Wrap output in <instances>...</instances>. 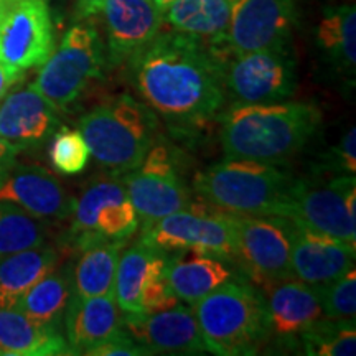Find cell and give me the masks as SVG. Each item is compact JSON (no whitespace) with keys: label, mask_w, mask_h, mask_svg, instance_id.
<instances>
[{"label":"cell","mask_w":356,"mask_h":356,"mask_svg":"<svg viewBox=\"0 0 356 356\" xmlns=\"http://www.w3.org/2000/svg\"><path fill=\"white\" fill-rule=\"evenodd\" d=\"M190 35L165 30L127 61L140 101L175 134L191 136L226 102L221 53Z\"/></svg>","instance_id":"1"},{"label":"cell","mask_w":356,"mask_h":356,"mask_svg":"<svg viewBox=\"0 0 356 356\" xmlns=\"http://www.w3.org/2000/svg\"><path fill=\"white\" fill-rule=\"evenodd\" d=\"M225 157L282 165L307 145L322 124V111L310 102H231L220 111Z\"/></svg>","instance_id":"2"},{"label":"cell","mask_w":356,"mask_h":356,"mask_svg":"<svg viewBox=\"0 0 356 356\" xmlns=\"http://www.w3.org/2000/svg\"><path fill=\"white\" fill-rule=\"evenodd\" d=\"M79 132L97 165L122 177L144 160L159 140V118L131 95L108 97L81 115Z\"/></svg>","instance_id":"3"},{"label":"cell","mask_w":356,"mask_h":356,"mask_svg":"<svg viewBox=\"0 0 356 356\" xmlns=\"http://www.w3.org/2000/svg\"><path fill=\"white\" fill-rule=\"evenodd\" d=\"M191 307L207 351L213 355H256L269 341L264 296L244 280L226 284Z\"/></svg>","instance_id":"4"},{"label":"cell","mask_w":356,"mask_h":356,"mask_svg":"<svg viewBox=\"0 0 356 356\" xmlns=\"http://www.w3.org/2000/svg\"><path fill=\"white\" fill-rule=\"evenodd\" d=\"M293 180L279 163L225 157L197 173L193 190L216 210L275 216Z\"/></svg>","instance_id":"5"},{"label":"cell","mask_w":356,"mask_h":356,"mask_svg":"<svg viewBox=\"0 0 356 356\" xmlns=\"http://www.w3.org/2000/svg\"><path fill=\"white\" fill-rule=\"evenodd\" d=\"M32 86L58 111H66L104 76L109 68L104 43L96 26L78 22L43 61Z\"/></svg>","instance_id":"6"},{"label":"cell","mask_w":356,"mask_h":356,"mask_svg":"<svg viewBox=\"0 0 356 356\" xmlns=\"http://www.w3.org/2000/svg\"><path fill=\"white\" fill-rule=\"evenodd\" d=\"M275 216L356 246V178L338 175L327 181L296 178Z\"/></svg>","instance_id":"7"},{"label":"cell","mask_w":356,"mask_h":356,"mask_svg":"<svg viewBox=\"0 0 356 356\" xmlns=\"http://www.w3.org/2000/svg\"><path fill=\"white\" fill-rule=\"evenodd\" d=\"M70 241L78 251L97 243H126L139 229L121 177L97 178L74 198Z\"/></svg>","instance_id":"8"},{"label":"cell","mask_w":356,"mask_h":356,"mask_svg":"<svg viewBox=\"0 0 356 356\" xmlns=\"http://www.w3.org/2000/svg\"><path fill=\"white\" fill-rule=\"evenodd\" d=\"M236 239V264L252 282L262 287L292 279L291 252L293 222L273 215L228 213Z\"/></svg>","instance_id":"9"},{"label":"cell","mask_w":356,"mask_h":356,"mask_svg":"<svg viewBox=\"0 0 356 356\" xmlns=\"http://www.w3.org/2000/svg\"><path fill=\"white\" fill-rule=\"evenodd\" d=\"M226 99L261 104L291 99L297 88V63L291 47L233 55L221 53Z\"/></svg>","instance_id":"10"},{"label":"cell","mask_w":356,"mask_h":356,"mask_svg":"<svg viewBox=\"0 0 356 356\" xmlns=\"http://www.w3.org/2000/svg\"><path fill=\"white\" fill-rule=\"evenodd\" d=\"M121 178L140 228L193 207L175 154L165 142H155L139 165Z\"/></svg>","instance_id":"11"},{"label":"cell","mask_w":356,"mask_h":356,"mask_svg":"<svg viewBox=\"0 0 356 356\" xmlns=\"http://www.w3.org/2000/svg\"><path fill=\"white\" fill-rule=\"evenodd\" d=\"M140 239L160 251L198 252L236 264L234 229L228 215L216 210L204 213L193 204L188 210L172 213L144 226ZM238 266V264H236Z\"/></svg>","instance_id":"12"},{"label":"cell","mask_w":356,"mask_h":356,"mask_svg":"<svg viewBox=\"0 0 356 356\" xmlns=\"http://www.w3.org/2000/svg\"><path fill=\"white\" fill-rule=\"evenodd\" d=\"M170 254L139 239L121 252L114 299L122 314H152L180 304L167 280Z\"/></svg>","instance_id":"13"},{"label":"cell","mask_w":356,"mask_h":356,"mask_svg":"<svg viewBox=\"0 0 356 356\" xmlns=\"http://www.w3.org/2000/svg\"><path fill=\"white\" fill-rule=\"evenodd\" d=\"M53 50L47 0H0V63L26 71L42 65Z\"/></svg>","instance_id":"14"},{"label":"cell","mask_w":356,"mask_h":356,"mask_svg":"<svg viewBox=\"0 0 356 356\" xmlns=\"http://www.w3.org/2000/svg\"><path fill=\"white\" fill-rule=\"evenodd\" d=\"M296 20V0H236L226 33V50L243 55L291 47Z\"/></svg>","instance_id":"15"},{"label":"cell","mask_w":356,"mask_h":356,"mask_svg":"<svg viewBox=\"0 0 356 356\" xmlns=\"http://www.w3.org/2000/svg\"><path fill=\"white\" fill-rule=\"evenodd\" d=\"M124 330L149 355L207 353L193 307L188 304L152 314H124Z\"/></svg>","instance_id":"16"},{"label":"cell","mask_w":356,"mask_h":356,"mask_svg":"<svg viewBox=\"0 0 356 356\" xmlns=\"http://www.w3.org/2000/svg\"><path fill=\"white\" fill-rule=\"evenodd\" d=\"M101 13L109 68L127 63L163 29V12L152 0H106Z\"/></svg>","instance_id":"17"},{"label":"cell","mask_w":356,"mask_h":356,"mask_svg":"<svg viewBox=\"0 0 356 356\" xmlns=\"http://www.w3.org/2000/svg\"><path fill=\"white\" fill-rule=\"evenodd\" d=\"M269 318V340L282 348H299L307 330L325 317L318 292L297 279H284L262 286Z\"/></svg>","instance_id":"18"},{"label":"cell","mask_w":356,"mask_h":356,"mask_svg":"<svg viewBox=\"0 0 356 356\" xmlns=\"http://www.w3.org/2000/svg\"><path fill=\"white\" fill-rule=\"evenodd\" d=\"M0 203L15 204L47 221H65L73 213L74 198L47 168L13 163L0 177Z\"/></svg>","instance_id":"19"},{"label":"cell","mask_w":356,"mask_h":356,"mask_svg":"<svg viewBox=\"0 0 356 356\" xmlns=\"http://www.w3.org/2000/svg\"><path fill=\"white\" fill-rule=\"evenodd\" d=\"M355 257L353 244L293 222L291 252L293 279L315 289L325 287L355 267Z\"/></svg>","instance_id":"20"},{"label":"cell","mask_w":356,"mask_h":356,"mask_svg":"<svg viewBox=\"0 0 356 356\" xmlns=\"http://www.w3.org/2000/svg\"><path fill=\"white\" fill-rule=\"evenodd\" d=\"M58 113L32 84L15 89L0 101V136L19 152L37 149L61 127Z\"/></svg>","instance_id":"21"},{"label":"cell","mask_w":356,"mask_h":356,"mask_svg":"<svg viewBox=\"0 0 356 356\" xmlns=\"http://www.w3.org/2000/svg\"><path fill=\"white\" fill-rule=\"evenodd\" d=\"M65 338L71 355H88L97 345L124 332V314L114 293L71 297L63 318Z\"/></svg>","instance_id":"22"},{"label":"cell","mask_w":356,"mask_h":356,"mask_svg":"<svg viewBox=\"0 0 356 356\" xmlns=\"http://www.w3.org/2000/svg\"><path fill=\"white\" fill-rule=\"evenodd\" d=\"M167 280L177 299L193 305L226 284L243 280L231 261L198 252H170Z\"/></svg>","instance_id":"23"},{"label":"cell","mask_w":356,"mask_h":356,"mask_svg":"<svg viewBox=\"0 0 356 356\" xmlns=\"http://www.w3.org/2000/svg\"><path fill=\"white\" fill-rule=\"evenodd\" d=\"M71 355L63 332L15 309H0V356Z\"/></svg>","instance_id":"24"},{"label":"cell","mask_w":356,"mask_h":356,"mask_svg":"<svg viewBox=\"0 0 356 356\" xmlns=\"http://www.w3.org/2000/svg\"><path fill=\"white\" fill-rule=\"evenodd\" d=\"M231 0H173L163 10V24L218 48H226Z\"/></svg>","instance_id":"25"},{"label":"cell","mask_w":356,"mask_h":356,"mask_svg":"<svg viewBox=\"0 0 356 356\" xmlns=\"http://www.w3.org/2000/svg\"><path fill=\"white\" fill-rule=\"evenodd\" d=\"M60 262L56 248H37L0 256V309H13L40 279L50 274Z\"/></svg>","instance_id":"26"},{"label":"cell","mask_w":356,"mask_h":356,"mask_svg":"<svg viewBox=\"0 0 356 356\" xmlns=\"http://www.w3.org/2000/svg\"><path fill=\"white\" fill-rule=\"evenodd\" d=\"M73 296V264H66L55 267L50 274L40 279L13 309L35 322L61 330L65 312Z\"/></svg>","instance_id":"27"},{"label":"cell","mask_w":356,"mask_h":356,"mask_svg":"<svg viewBox=\"0 0 356 356\" xmlns=\"http://www.w3.org/2000/svg\"><path fill=\"white\" fill-rule=\"evenodd\" d=\"M317 44L333 71L350 78L353 83L356 66L355 6H341L325 13L317 29Z\"/></svg>","instance_id":"28"},{"label":"cell","mask_w":356,"mask_h":356,"mask_svg":"<svg viewBox=\"0 0 356 356\" xmlns=\"http://www.w3.org/2000/svg\"><path fill=\"white\" fill-rule=\"evenodd\" d=\"M124 243H97L83 249L73 264V289L78 297L114 293L115 270Z\"/></svg>","instance_id":"29"},{"label":"cell","mask_w":356,"mask_h":356,"mask_svg":"<svg viewBox=\"0 0 356 356\" xmlns=\"http://www.w3.org/2000/svg\"><path fill=\"white\" fill-rule=\"evenodd\" d=\"M50 221L10 203H0V256L25 251L47 243Z\"/></svg>","instance_id":"30"},{"label":"cell","mask_w":356,"mask_h":356,"mask_svg":"<svg viewBox=\"0 0 356 356\" xmlns=\"http://www.w3.org/2000/svg\"><path fill=\"white\" fill-rule=\"evenodd\" d=\"M299 348L310 356H355L356 323L323 317L302 335Z\"/></svg>","instance_id":"31"},{"label":"cell","mask_w":356,"mask_h":356,"mask_svg":"<svg viewBox=\"0 0 356 356\" xmlns=\"http://www.w3.org/2000/svg\"><path fill=\"white\" fill-rule=\"evenodd\" d=\"M50 162L63 175H76L86 168L91 152L79 129L60 127L53 134L50 144Z\"/></svg>","instance_id":"32"},{"label":"cell","mask_w":356,"mask_h":356,"mask_svg":"<svg viewBox=\"0 0 356 356\" xmlns=\"http://www.w3.org/2000/svg\"><path fill=\"white\" fill-rule=\"evenodd\" d=\"M320 304L327 318L356 323V273L351 267L335 282L317 289Z\"/></svg>","instance_id":"33"},{"label":"cell","mask_w":356,"mask_h":356,"mask_svg":"<svg viewBox=\"0 0 356 356\" xmlns=\"http://www.w3.org/2000/svg\"><path fill=\"white\" fill-rule=\"evenodd\" d=\"M323 172H332L333 177L353 175L356 172V129L350 127L340 142L328 150L323 160Z\"/></svg>","instance_id":"34"},{"label":"cell","mask_w":356,"mask_h":356,"mask_svg":"<svg viewBox=\"0 0 356 356\" xmlns=\"http://www.w3.org/2000/svg\"><path fill=\"white\" fill-rule=\"evenodd\" d=\"M149 355L147 350L134 340L132 337H129V333L124 330L118 335L106 340L104 343L97 345L96 348L89 351L88 356H144Z\"/></svg>","instance_id":"35"},{"label":"cell","mask_w":356,"mask_h":356,"mask_svg":"<svg viewBox=\"0 0 356 356\" xmlns=\"http://www.w3.org/2000/svg\"><path fill=\"white\" fill-rule=\"evenodd\" d=\"M25 71L19 68H12V66L0 63V101L10 92L13 86L24 81Z\"/></svg>","instance_id":"36"},{"label":"cell","mask_w":356,"mask_h":356,"mask_svg":"<svg viewBox=\"0 0 356 356\" xmlns=\"http://www.w3.org/2000/svg\"><path fill=\"white\" fill-rule=\"evenodd\" d=\"M106 0H76L74 3V19L78 22L89 20L101 13V8Z\"/></svg>","instance_id":"37"},{"label":"cell","mask_w":356,"mask_h":356,"mask_svg":"<svg viewBox=\"0 0 356 356\" xmlns=\"http://www.w3.org/2000/svg\"><path fill=\"white\" fill-rule=\"evenodd\" d=\"M17 154H19V150H17L15 147H12L2 136H0V177L15 163Z\"/></svg>","instance_id":"38"},{"label":"cell","mask_w":356,"mask_h":356,"mask_svg":"<svg viewBox=\"0 0 356 356\" xmlns=\"http://www.w3.org/2000/svg\"><path fill=\"white\" fill-rule=\"evenodd\" d=\"M152 2L155 3V6H157V7L160 8V10L163 12L168 6H170V3L173 2V0H152Z\"/></svg>","instance_id":"39"},{"label":"cell","mask_w":356,"mask_h":356,"mask_svg":"<svg viewBox=\"0 0 356 356\" xmlns=\"http://www.w3.org/2000/svg\"><path fill=\"white\" fill-rule=\"evenodd\" d=\"M236 2V0H231V3H234Z\"/></svg>","instance_id":"40"}]
</instances>
